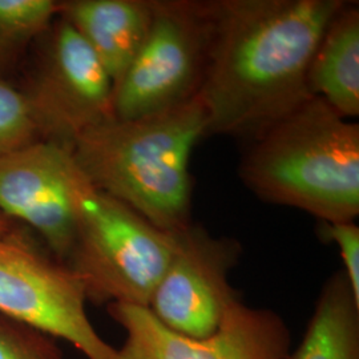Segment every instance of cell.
I'll return each instance as SVG.
<instances>
[{
  "instance_id": "1",
  "label": "cell",
  "mask_w": 359,
  "mask_h": 359,
  "mask_svg": "<svg viewBox=\"0 0 359 359\" xmlns=\"http://www.w3.org/2000/svg\"><path fill=\"white\" fill-rule=\"evenodd\" d=\"M345 0H216L198 96L208 135L250 142L313 95L310 63Z\"/></svg>"
},
{
  "instance_id": "2",
  "label": "cell",
  "mask_w": 359,
  "mask_h": 359,
  "mask_svg": "<svg viewBox=\"0 0 359 359\" xmlns=\"http://www.w3.org/2000/svg\"><path fill=\"white\" fill-rule=\"evenodd\" d=\"M208 136L200 96L154 115L109 117L83 132L69 152L90 184L156 228L179 233L192 224L189 164Z\"/></svg>"
},
{
  "instance_id": "3",
  "label": "cell",
  "mask_w": 359,
  "mask_h": 359,
  "mask_svg": "<svg viewBox=\"0 0 359 359\" xmlns=\"http://www.w3.org/2000/svg\"><path fill=\"white\" fill-rule=\"evenodd\" d=\"M248 142L238 175L258 198L323 222L358 217V123L311 96Z\"/></svg>"
},
{
  "instance_id": "4",
  "label": "cell",
  "mask_w": 359,
  "mask_h": 359,
  "mask_svg": "<svg viewBox=\"0 0 359 359\" xmlns=\"http://www.w3.org/2000/svg\"><path fill=\"white\" fill-rule=\"evenodd\" d=\"M74 160V158H72ZM76 237L65 264L95 306L148 308L176 248V233L156 228L128 205L95 188L74 161Z\"/></svg>"
},
{
  "instance_id": "5",
  "label": "cell",
  "mask_w": 359,
  "mask_h": 359,
  "mask_svg": "<svg viewBox=\"0 0 359 359\" xmlns=\"http://www.w3.org/2000/svg\"><path fill=\"white\" fill-rule=\"evenodd\" d=\"M152 23L114 87L112 116L130 120L175 108L198 95L213 28V1L152 0Z\"/></svg>"
},
{
  "instance_id": "6",
  "label": "cell",
  "mask_w": 359,
  "mask_h": 359,
  "mask_svg": "<svg viewBox=\"0 0 359 359\" xmlns=\"http://www.w3.org/2000/svg\"><path fill=\"white\" fill-rule=\"evenodd\" d=\"M22 86L41 140L65 147L112 116L114 81L75 28L57 15L36 40Z\"/></svg>"
},
{
  "instance_id": "7",
  "label": "cell",
  "mask_w": 359,
  "mask_h": 359,
  "mask_svg": "<svg viewBox=\"0 0 359 359\" xmlns=\"http://www.w3.org/2000/svg\"><path fill=\"white\" fill-rule=\"evenodd\" d=\"M74 271L26 231L0 243V314L63 339L87 359H118L90 322Z\"/></svg>"
},
{
  "instance_id": "8",
  "label": "cell",
  "mask_w": 359,
  "mask_h": 359,
  "mask_svg": "<svg viewBox=\"0 0 359 359\" xmlns=\"http://www.w3.org/2000/svg\"><path fill=\"white\" fill-rule=\"evenodd\" d=\"M107 313L126 332L118 359H289L292 333L271 309L237 299L216 333L193 338L170 330L148 308L112 304Z\"/></svg>"
},
{
  "instance_id": "9",
  "label": "cell",
  "mask_w": 359,
  "mask_h": 359,
  "mask_svg": "<svg viewBox=\"0 0 359 359\" xmlns=\"http://www.w3.org/2000/svg\"><path fill=\"white\" fill-rule=\"evenodd\" d=\"M243 248L191 224L176 233V248L148 309L170 330L193 338L216 333L228 309L240 299L231 273Z\"/></svg>"
},
{
  "instance_id": "10",
  "label": "cell",
  "mask_w": 359,
  "mask_h": 359,
  "mask_svg": "<svg viewBox=\"0 0 359 359\" xmlns=\"http://www.w3.org/2000/svg\"><path fill=\"white\" fill-rule=\"evenodd\" d=\"M72 169L69 147L46 140L0 158V213L35 231L63 264L76 237Z\"/></svg>"
},
{
  "instance_id": "11",
  "label": "cell",
  "mask_w": 359,
  "mask_h": 359,
  "mask_svg": "<svg viewBox=\"0 0 359 359\" xmlns=\"http://www.w3.org/2000/svg\"><path fill=\"white\" fill-rule=\"evenodd\" d=\"M152 13V0L59 1V16L90 46L114 87L140 51Z\"/></svg>"
},
{
  "instance_id": "12",
  "label": "cell",
  "mask_w": 359,
  "mask_h": 359,
  "mask_svg": "<svg viewBox=\"0 0 359 359\" xmlns=\"http://www.w3.org/2000/svg\"><path fill=\"white\" fill-rule=\"evenodd\" d=\"M308 87L342 117H358V3L346 1L326 27L310 63Z\"/></svg>"
},
{
  "instance_id": "13",
  "label": "cell",
  "mask_w": 359,
  "mask_h": 359,
  "mask_svg": "<svg viewBox=\"0 0 359 359\" xmlns=\"http://www.w3.org/2000/svg\"><path fill=\"white\" fill-rule=\"evenodd\" d=\"M289 359H359V301L344 270L322 285L306 332Z\"/></svg>"
},
{
  "instance_id": "14",
  "label": "cell",
  "mask_w": 359,
  "mask_h": 359,
  "mask_svg": "<svg viewBox=\"0 0 359 359\" xmlns=\"http://www.w3.org/2000/svg\"><path fill=\"white\" fill-rule=\"evenodd\" d=\"M59 15L56 0H0V79L20 69Z\"/></svg>"
},
{
  "instance_id": "15",
  "label": "cell",
  "mask_w": 359,
  "mask_h": 359,
  "mask_svg": "<svg viewBox=\"0 0 359 359\" xmlns=\"http://www.w3.org/2000/svg\"><path fill=\"white\" fill-rule=\"evenodd\" d=\"M40 140L26 96L10 80L0 79V158Z\"/></svg>"
},
{
  "instance_id": "16",
  "label": "cell",
  "mask_w": 359,
  "mask_h": 359,
  "mask_svg": "<svg viewBox=\"0 0 359 359\" xmlns=\"http://www.w3.org/2000/svg\"><path fill=\"white\" fill-rule=\"evenodd\" d=\"M0 359H65L59 339L0 314Z\"/></svg>"
},
{
  "instance_id": "17",
  "label": "cell",
  "mask_w": 359,
  "mask_h": 359,
  "mask_svg": "<svg viewBox=\"0 0 359 359\" xmlns=\"http://www.w3.org/2000/svg\"><path fill=\"white\" fill-rule=\"evenodd\" d=\"M318 233L322 241L337 245L344 261V273L355 298L359 301V226L354 221L323 222L320 221Z\"/></svg>"
},
{
  "instance_id": "18",
  "label": "cell",
  "mask_w": 359,
  "mask_h": 359,
  "mask_svg": "<svg viewBox=\"0 0 359 359\" xmlns=\"http://www.w3.org/2000/svg\"><path fill=\"white\" fill-rule=\"evenodd\" d=\"M22 231H25L22 229V226L18 222H15L13 219L6 217L3 213H0V243L13 238L15 236L20 234Z\"/></svg>"
}]
</instances>
